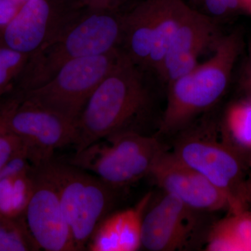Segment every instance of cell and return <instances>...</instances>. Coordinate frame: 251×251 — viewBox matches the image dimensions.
Wrapping results in <instances>:
<instances>
[{
	"label": "cell",
	"instance_id": "obj_13",
	"mask_svg": "<svg viewBox=\"0 0 251 251\" xmlns=\"http://www.w3.org/2000/svg\"><path fill=\"white\" fill-rule=\"evenodd\" d=\"M214 19L191 8L180 25L157 75L167 86L186 75L199 63L200 56L222 37Z\"/></svg>",
	"mask_w": 251,
	"mask_h": 251
},
{
	"label": "cell",
	"instance_id": "obj_18",
	"mask_svg": "<svg viewBox=\"0 0 251 251\" xmlns=\"http://www.w3.org/2000/svg\"><path fill=\"white\" fill-rule=\"evenodd\" d=\"M32 188V165L16 174L0 173V215L25 214Z\"/></svg>",
	"mask_w": 251,
	"mask_h": 251
},
{
	"label": "cell",
	"instance_id": "obj_8",
	"mask_svg": "<svg viewBox=\"0 0 251 251\" xmlns=\"http://www.w3.org/2000/svg\"><path fill=\"white\" fill-rule=\"evenodd\" d=\"M121 49L67 63L44 85L20 97L76 122L94 90L123 56Z\"/></svg>",
	"mask_w": 251,
	"mask_h": 251
},
{
	"label": "cell",
	"instance_id": "obj_15",
	"mask_svg": "<svg viewBox=\"0 0 251 251\" xmlns=\"http://www.w3.org/2000/svg\"><path fill=\"white\" fill-rule=\"evenodd\" d=\"M154 27L152 0H143L124 13L121 49L132 62L145 71L152 47Z\"/></svg>",
	"mask_w": 251,
	"mask_h": 251
},
{
	"label": "cell",
	"instance_id": "obj_26",
	"mask_svg": "<svg viewBox=\"0 0 251 251\" xmlns=\"http://www.w3.org/2000/svg\"><path fill=\"white\" fill-rule=\"evenodd\" d=\"M241 85L243 90L247 94V97H251V80H241Z\"/></svg>",
	"mask_w": 251,
	"mask_h": 251
},
{
	"label": "cell",
	"instance_id": "obj_27",
	"mask_svg": "<svg viewBox=\"0 0 251 251\" xmlns=\"http://www.w3.org/2000/svg\"><path fill=\"white\" fill-rule=\"evenodd\" d=\"M247 14L251 15V0H244Z\"/></svg>",
	"mask_w": 251,
	"mask_h": 251
},
{
	"label": "cell",
	"instance_id": "obj_21",
	"mask_svg": "<svg viewBox=\"0 0 251 251\" xmlns=\"http://www.w3.org/2000/svg\"><path fill=\"white\" fill-rule=\"evenodd\" d=\"M30 54L23 53L0 42V92H10L25 67Z\"/></svg>",
	"mask_w": 251,
	"mask_h": 251
},
{
	"label": "cell",
	"instance_id": "obj_10",
	"mask_svg": "<svg viewBox=\"0 0 251 251\" xmlns=\"http://www.w3.org/2000/svg\"><path fill=\"white\" fill-rule=\"evenodd\" d=\"M150 176L163 191L173 195L198 212L236 211L233 202L226 193L180 161L173 152L166 150L162 153Z\"/></svg>",
	"mask_w": 251,
	"mask_h": 251
},
{
	"label": "cell",
	"instance_id": "obj_17",
	"mask_svg": "<svg viewBox=\"0 0 251 251\" xmlns=\"http://www.w3.org/2000/svg\"><path fill=\"white\" fill-rule=\"evenodd\" d=\"M211 251H251V211L229 213L214 226L206 241Z\"/></svg>",
	"mask_w": 251,
	"mask_h": 251
},
{
	"label": "cell",
	"instance_id": "obj_9",
	"mask_svg": "<svg viewBox=\"0 0 251 251\" xmlns=\"http://www.w3.org/2000/svg\"><path fill=\"white\" fill-rule=\"evenodd\" d=\"M86 9L81 0H27L0 42L31 54L58 39Z\"/></svg>",
	"mask_w": 251,
	"mask_h": 251
},
{
	"label": "cell",
	"instance_id": "obj_5",
	"mask_svg": "<svg viewBox=\"0 0 251 251\" xmlns=\"http://www.w3.org/2000/svg\"><path fill=\"white\" fill-rule=\"evenodd\" d=\"M58 193L75 250H87L96 229L115 204L114 188L98 176L54 158L38 166Z\"/></svg>",
	"mask_w": 251,
	"mask_h": 251
},
{
	"label": "cell",
	"instance_id": "obj_20",
	"mask_svg": "<svg viewBox=\"0 0 251 251\" xmlns=\"http://www.w3.org/2000/svg\"><path fill=\"white\" fill-rule=\"evenodd\" d=\"M40 250L29 230L25 214L0 215V251Z\"/></svg>",
	"mask_w": 251,
	"mask_h": 251
},
{
	"label": "cell",
	"instance_id": "obj_1",
	"mask_svg": "<svg viewBox=\"0 0 251 251\" xmlns=\"http://www.w3.org/2000/svg\"><path fill=\"white\" fill-rule=\"evenodd\" d=\"M144 72L124 52L77 119L75 152L115 133L133 130L132 124L143 115L150 101Z\"/></svg>",
	"mask_w": 251,
	"mask_h": 251
},
{
	"label": "cell",
	"instance_id": "obj_12",
	"mask_svg": "<svg viewBox=\"0 0 251 251\" xmlns=\"http://www.w3.org/2000/svg\"><path fill=\"white\" fill-rule=\"evenodd\" d=\"M197 212L163 191L156 201L151 199L145 211L142 247L151 251L185 250L196 234Z\"/></svg>",
	"mask_w": 251,
	"mask_h": 251
},
{
	"label": "cell",
	"instance_id": "obj_3",
	"mask_svg": "<svg viewBox=\"0 0 251 251\" xmlns=\"http://www.w3.org/2000/svg\"><path fill=\"white\" fill-rule=\"evenodd\" d=\"M244 39L240 29L221 38L212 57L167 86V104L159 132L175 134L191 125L198 115L222 98L240 55Z\"/></svg>",
	"mask_w": 251,
	"mask_h": 251
},
{
	"label": "cell",
	"instance_id": "obj_7",
	"mask_svg": "<svg viewBox=\"0 0 251 251\" xmlns=\"http://www.w3.org/2000/svg\"><path fill=\"white\" fill-rule=\"evenodd\" d=\"M0 116L24 145L32 166L44 164L56 150L76 143V122L11 91L0 102Z\"/></svg>",
	"mask_w": 251,
	"mask_h": 251
},
{
	"label": "cell",
	"instance_id": "obj_25",
	"mask_svg": "<svg viewBox=\"0 0 251 251\" xmlns=\"http://www.w3.org/2000/svg\"><path fill=\"white\" fill-rule=\"evenodd\" d=\"M240 80H251V39L249 41L247 58L243 68L242 75Z\"/></svg>",
	"mask_w": 251,
	"mask_h": 251
},
{
	"label": "cell",
	"instance_id": "obj_19",
	"mask_svg": "<svg viewBox=\"0 0 251 251\" xmlns=\"http://www.w3.org/2000/svg\"><path fill=\"white\" fill-rule=\"evenodd\" d=\"M223 140L244 154L251 151V97L229 105L225 112Z\"/></svg>",
	"mask_w": 251,
	"mask_h": 251
},
{
	"label": "cell",
	"instance_id": "obj_23",
	"mask_svg": "<svg viewBox=\"0 0 251 251\" xmlns=\"http://www.w3.org/2000/svg\"><path fill=\"white\" fill-rule=\"evenodd\" d=\"M200 4L204 8V14L212 19H224L243 13L247 14L244 0H201Z\"/></svg>",
	"mask_w": 251,
	"mask_h": 251
},
{
	"label": "cell",
	"instance_id": "obj_16",
	"mask_svg": "<svg viewBox=\"0 0 251 251\" xmlns=\"http://www.w3.org/2000/svg\"><path fill=\"white\" fill-rule=\"evenodd\" d=\"M155 27L147 69L158 73L175 34L191 9L183 0H152Z\"/></svg>",
	"mask_w": 251,
	"mask_h": 251
},
{
	"label": "cell",
	"instance_id": "obj_14",
	"mask_svg": "<svg viewBox=\"0 0 251 251\" xmlns=\"http://www.w3.org/2000/svg\"><path fill=\"white\" fill-rule=\"evenodd\" d=\"M153 198L149 192L128 209L110 213L101 221L90 242L91 251H135L142 248L144 215Z\"/></svg>",
	"mask_w": 251,
	"mask_h": 251
},
{
	"label": "cell",
	"instance_id": "obj_4",
	"mask_svg": "<svg viewBox=\"0 0 251 251\" xmlns=\"http://www.w3.org/2000/svg\"><path fill=\"white\" fill-rule=\"evenodd\" d=\"M216 126L202 122L181 130L172 151L180 161L226 193L237 211L251 202L250 168L243 153L216 137Z\"/></svg>",
	"mask_w": 251,
	"mask_h": 251
},
{
	"label": "cell",
	"instance_id": "obj_2",
	"mask_svg": "<svg viewBox=\"0 0 251 251\" xmlns=\"http://www.w3.org/2000/svg\"><path fill=\"white\" fill-rule=\"evenodd\" d=\"M124 13L90 9L58 39L30 54L11 91L23 94L49 82L67 63L121 49Z\"/></svg>",
	"mask_w": 251,
	"mask_h": 251
},
{
	"label": "cell",
	"instance_id": "obj_24",
	"mask_svg": "<svg viewBox=\"0 0 251 251\" xmlns=\"http://www.w3.org/2000/svg\"><path fill=\"white\" fill-rule=\"evenodd\" d=\"M27 0H0V37Z\"/></svg>",
	"mask_w": 251,
	"mask_h": 251
},
{
	"label": "cell",
	"instance_id": "obj_28",
	"mask_svg": "<svg viewBox=\"0 0 251 251\" xmlns=\"http://www.w3.org/2000/svg\"><path fill=\"white\" fill-rule=\"evenodd\" d=\"M248 165H249V168H250L251 171V151L249 153V156L247 158Z\"/></svg>",
	"mask_w": 251,
	"mask_h": 251
},
{
	"label": "cell",
	"instance_id": "obj_29",
	"mask_svg": "<svg viewBox=\"0 0 251 251\" xmlns=\"http://www.w3.org/2000/svg\"><path fill=\"white\" fill-rule=\"evenodd\" d=\"M9 92H0V102H1V99H2L3 97L5 94H7Z\"/></svg>",
	"mask_w": 251,
	"mask_h": 251
},
{
	"label": "cell",
	"instance_id": "obj_11",
	"mask_svg": "<svg viewBox=\"0 0 251 251\" xmlns=\"http://www.w3.org/2000/svg\"><path fill=\"white\" fill-rule=\"evenodd\" d=\"M25 216L41 250L76 251L57 190L39 166H33L32 192Z\"/></svg>",
	"mask_w": 251,
	"mask_h": 251
},
{
	"label": "cell",
	"instance_id": "obj_22",
	"mask_svg": "<svg viewBox=\"0 0 251 251\" xmlns=\"http://www.w3.org/2000/svg\"><path fill=\"white\" fill-rule=\"evenodd\" d=\"M23 153H26L24 145L0 116V173L11 160Z\"/></svg>",
	"mask_w": 251,
	"mask_h": 251
},
{
	"label": "cell",
	"instance_id": "obj_6",
	"mask_svg": "<svg viewBox=\"0 0 251 251\" xmlns=\"http://www.w3.org/2000/svg\"><path fill=\"white\" fill-rule=\"evenodd\" d=\"M75 152L71 164L92 172L116 189L134 184L150 176L162 153L166 151L155 137L135 130L110 135Z\"/></svg>",
	"mask_w": 251,
	"mask_h": 251
},
{
	"label": "cell",
	"instance_id": "obj_30",
	"mask_svg": "<svg viewBox=\"0 0 251 251\" xmlns=\"http://www.w3.org/2000/svg\"><path fill=\"white\" fill-rule=\"evenodd\" d=\"M191 1L195 4H200V3H201V0H191Z\"/></svg>",
	"mask_w": 251,
	"mask_h": 251
}]
</instances>
